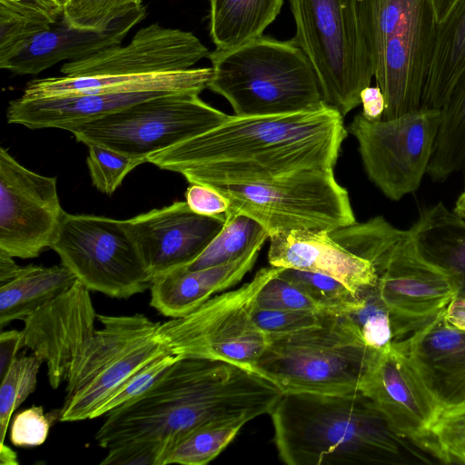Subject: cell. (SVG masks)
Here are the masks:
<instances>
[{"label": "cell", "mask_w": 465, "mask_h": 465, "mask_svg": "<svg viewBox=\"0 0 465 465\" xmlns=\"http://www.w3.org/2000/svg\"><path fill=\"white\" fill-rule=\"evenodd\" d=\"M383 120L420 109L437 21L430 0H364Z\"/></svg>", "instance_id": "cell-7"}, {"label": "cell", "mask_w": 465, "mask_h": 465, "mask_svg": "<svg viewBox=\"0 0 465 465\" xmlns=\"http://www.w3.org/2000/svg\"><path fill=\"white\" fill-rule=\"evenodd\" d=\"M212 187L229 201L228 210L250 216L269 236L294 230L332 232L356 223L348 191L336 181L333 169Z\"/></svg>", "instance_id": "cell-10"}, {"label": "cell", "mask_w": 465, "mask_h": 465, "mask_svg": "<svg viewBox=\"0 0 465 465\" xmlns=\"http://www.w3.org/2000/svg\"><path fill=\"white\" fill-rule=\"evenodd\" d=\"M443 316L450 325L465 331V286H460L458 293L443 310Z\"/></svg>", "instance_id": "cell-48"}, {"label": "cell", "mask_w": 465, "mask_h": 465, "mask_svg": "<svg viewBox=\"0 0 465 465\" xmlns=\"http://www.w3.org/2000/svg\"><path fill=\"white\" fill-rule=\"evenodd\" d=\"M283 268L264 267L237 289L220 292L193 312L160 323L157 338L180 358L226 361L254 370L268 335L252 312L262 288Z\"/></svg>", "instance_id": "cell-8"}, {"label": "cell", "mask_w": 465, "mask_h": 465, "mask_svg": "<svg viewBox=\"0 0 465 465\" xmlns=\"http://www.w3.org/2000/svg\"><path fill=\"white\" fill-rule=\"evenodd\" d=\"M283 1L210 0V35L216 49H232L262 36Z\"/></svg>", "instance_id": "cell-28"}, {"label": "cell", "mask_w": 465, "mask_h": 465, "mask_svg": "<svg viewBox=\"0 0 465 465\" xmlns=\"http://www.w3.org/2000/svg\"><path fill=\"white\" fill-rule=\"evenodd\" d=\"M142 5V0H68L64 15L74 26L102 30Z\"/></svg>", "instance_id": "cell-37"}, {"label": "cell", "mask_w": 465, "mask_h": 465, "mask_svg": "<svg viewBox=\"0 0 465 465\" xmlns=\"http://www.w3.org/2000/svg\"><path fill=\"white\" fill-rule=\"evenodd\" d=\"M440 122V109H423L387 120L356 114L348 131L369 179L389 199L415 192L427 173Z\"/></svg>", "instance_id": "cell-13"}, {"label": "cell", "mask_w": 465, "mask_h": 465, "mask_svg": "<svg viewBox=\"0 0 465 465\" xmlns=\"http://www.w3.org/2000/svg\"><path fill=\"white\" fill-rule=\"evenodd\" d=\"M295 22L292 40L306 54L324 103L342 116L361 104L374 69L364 0H289Z\"/></svg>", "instance_id": "cell-6"}, {"label": "cell", "mask_w": 465, "mask_h": 465, "mask_svg": "<svg viewBox=\"0 0 465 465\" xmlns=\"http://www.w3.org/2000/svg\"><path fill=\"white\" fill-rule=\"evenodd\" d=\"M164 448L160 444L132 442L108 449L102 465H160Z\"/></svg>", "instance_id": "cell-43"}, {"label": "cell", "mask_w": 465, "mask_h": 465, "mask_svg": "<svg viewBox=\"0 0 465 465\" xmlns=\"http://www.w3.org/2000/svg\"><path fill=\"white\" fill-rule=\"evenodd\" d=\"M359 306L346 313L358 327L366 344L382 351L393 341L389 311L381 298L377 285L361 292Z\"/></svg>", "instance_id": "cell-35"}, {"label": "cell", "mask_w": 465, "mask_h": 465, "mask_svg": "<svg viewBox=\"0 0 465 465\" xmlns=\"http://www.w3.org/2000/svg\"><path fill=\"white\" fill-rule=\"evenodd\" d=\"M360 391L374 403L395 434L421 450L442 406L393 342L377 352Z\"/></svg>", "instance_id": "cell-17"}, {"label": "cell", "mask_w": 465, "mask_h": 465, "mask_svg": "<svg viewBox=\"0 0 465 465\" xmlns=\"http://www.w3.org/2000/svg\"><path fill=\"white\" fill-rule=\"evenodd\" d=\"M146 15L143 5L130 10L102 30L72 25L63 15L35 35L0 67L15 74H38L59 62L74 61L120 45L129 31Z\"/></svg>", "instance_id": "cell-20"}, {"label": "cell", "mask_w": 465, "mask_h": 465, "mask_svg": "<svg viewBox=\"0 0 465 465\" xmlns=\"http://www.w3.org/2000/svg\"><path fill=\"white\" fill-rule=\"evenodd\" d=\"M64 11L62 0H0V12L50 25L55 23Z\"/></svg>", "instance_id": "cell-44"}, {"label": "cell", "mask_w": 465, "mask_h": 465, "mask_svg": "<svg viewBox=\"0 0 465 465\" xmlns=\"http://www.w3.org/2000/svg\"><path fill=\"white\" fill-rule=\"evenodd\" d=\"M0 464L1 465H17V454L5 442L0 443Z\"/></svg>", "instance_id": "cell-51"}, {"label": "cell", "mask_w": 465, "mask_h": 465, "mask_svg": "<svg viewBox=\"0 0 465 465\" xmlns=\"http://www.w3.org/2000/svg\"><path fill=\"white\" fill-rule=\"evenodd\" d=\"M225 214L207 216L187 203L175 202L161 209L124 220L153 281L184 267L197 258L222 230Z\"/></svg>", "instance_id": "cell-19"}, {"label": "cell", "mask_w": 465, "mask_h": 465, "mask_svg": "<svg viewBox=\"0 0 465 465\" xmlns=\"http://www.w3.org/2000/svg\"><path fill=\"white\" fill-rule=\"evenodd\" d=\"M256 307L274 311L331 312L279 274L262 288L257 296Z\"/></svg>", "instance_id": "cell-39"}, {"label": "cell", "mask_w": 465, "mask_h": 465, "mask_svg": "<svg viewBox=\"0 0 465 465\" xmlns=\"http://www.w3.org/2000/svg\"><path fill=\"white\" fill-rule=\"evenodd\" d=\"M282 395L274 382L243 365L180 358L143 396L107 412L94 439L107 450L146 442L163 446L164 453L200 426L270 414Z\"/></svg>", "instance_id": "cell-2"}, {"label": "cell", "mask_w": 465, "mask_h": 465, "mask_svg": "<svg viewBox=\"0 0 465 465\" xmlns=\"http://www.w3.org/2000/svg\"><path fill=\"white\" fill-rule=\"evenodd\" d=\"M13 258L15 257L0 249V285L15 279L24 270Z\"/></svg>", "instance_id": "cell-49"}, {"label": "cell", "mask_w": 465, "mask_h": 465, "mask_svg": "<svg viewBox=\"0 0 465 465\" xmlns=\"http://www.w3.org/2000/svg\"><path fill=\"white\" fill-rule=\"evenodd\" d=\"M97 319L90 291L78 280L25 320V346L43 359L50 386L57 389L93 337Z\"/></svg>", "instance_id": "cell-18"}, {"label": "cell", "mask_w": 465, "mask_h": 465, "mask_svg": "<svg viewBox=\"0 0 465 465\" xmlns=\"http://www.w3.org/2000/svg\"><path fill=\"white\" fill-rule=\"evenodd\" d=\"M208 89L223 96L238 116L315 110L326 104L316 73L293 41L260 36L209 53Z\"/></svg>", "instance_id": "cell-4"}, {"label": "cell", "mask_w": 465, "mask_h": 465, "mask_svg": "<svg viewBox=\"0 0 465 465\" xmlns=\"http://www.w3.org/2000/svg\"><path fill=\"white\" fill-rule=\"evenodd\" d=\"M269 240L272 266L324 274L357 294L378 284L375 266L347 250L328 231L294 230L272 234Z\"/></svg>", "instance_id": "cell-21"}, {"label": "cell", "mask_w": 465, "mask_h": 465, "mask_svg": "<svg viewBox=\"0 0 465 465\" xmlns=\"http://www.w3.org/2000/svg\"><path fill=\"white\" fill-rule=\"evenodd\" d=\"M248 421L243 419L200 426L173 442L160 465H204L215 459Z\"/></svg>", "instance_id": "cell-30"}, {"label": "cell", "mask_w": 465, "mask_h": 465, "mask_svg": "<svg viewBox=\"0 0 465 465\" xmlns=\"http://www.w3.org/2000/svg\"><path fill=\"white\" fill-rule=\"evenodd\" d=\"M409 230L419 252L465 286V221L438 203L422 209Z\"/></svg>", "instance_id": "cell-26"}, {"label": "cell", "mask_w": 465, "mask_h": 465, "mask_svg": "<svg viewBox=\"0 0 465 465\" xmlns=\"http://www.w3.org/2000/svg\"><path fill=\"white\" fill-rule=\"evenodd\" d=\"M465 163V66L440 108V122L427 173L442 182Z\"/></svg>", "instance_id": "cell-29"}, {"label": "cell", "mask_w": 465, "mask_h": 465, "mask_svg": "<svg viewBox=\"0 0 465 465\" xmlns=\"http://www.w3.org/2000/svg\"><path fill=\"white\" fill-rule=\"evenodd\" d=\"M209 53L193 33L152 24L137 31L126 45L65 62L60 71L69 77L134 78L191 69Z\"/></svg>", "instance_id": "cell-16"}, {"label": "cell", "mask_w": 465, "mask_h": 465, "mask_svg": "<svg viewBox=\"0 0 465 465\" xmlns=\"http://www.w3.org/2000/svg\"><path fill=\"white\" fill-rule=\"evenodd\" d=\"M77 281L62 263L51 267L24 266L22 273L0 285V326L25 320Z\"/></svg>", "instance_id": "cell-27"}, {"label": "cell", "mask_w": 465, "mask_h": 465, "mask_svg": "<svg viewBox=\"0 0 465 465\" xmlns=\"http://www.w3.org/2000/svg\"><path fill=\"white\" fill-rule=\"evenodd\" d=\"M211 72L207 67L155 74L134 78L56 76L27 83L22 97L43 98L123 90L196 92L207 88Z\"/></svg>", "instance_id": "cell-24"}, {"label": "cell", "mask_w": 465, "mask_h": 465, "mask_svg": "<svg viewBox=\"0 0 465 465\" xmlns=\"http://www.w3.org/2000/svg\"><path fill=\"white\" fill-rule=\"evenodd\" d=\"M185 192V202L195 213L207 216L224 215L230 207L229 201L215 188L190 183Z\"/></svg>", "instance_id": "cell-45"}, {"label": "cell", "mask_w": 465, "mask_h": 465, "mask_svg": "<svg viewBox=\"0 0 465 465\" xmlns=\"http://www.w3.org/2000/svg\"><path fill=\"white\" fill-rule=\"evenodd\" d=\"M452 211L465 221V191L458 197Z\"/></svg>", "instance_id": "cell-52"}, {"label": "cell", "mask_w": 465, "mask_h": 465, "mask_svg": "<svg viewBox=\"0 0 465 465\" xmlns=\"http://www.w3.org/2000/svg\"><path fill=\"white\" fill-rule=\"evenodd\" d=\"M199 94H165L64 130L86 145L99 144L147 161L150 155L198 136L227 119L229 114L206 104Z\"/></svg>", "instance_id": "cell-11"}, {"label": "cell", "mask_w": 465, "mask_h": 465, "mask_svg": "<svg viewBox=\"0 0 465 465\" xmlns=\"http://www.w3.org/2000/svg\"><path fill=\"white\" fill-rule=\"evenodd\" d=\"M50 248L89 291L127 299L151 288L124 221L64 213Z\"/></svg>", "instance_id": "cell-12"}, {"label": "cell", "mask_w": 465, "mask_h": 465, "mask_svg": "<svg viewBox=\"0 0 465 465\" xmlns=\"http://www.w3.org/2000/svg\"><path fill=\"white\" fill-rule=\"evenodd\" d=\"M87 147L86 162L92 183L98 191L108 195L114 193L132 170L147 163L145 159L133 157L99 144H89Z\"/></svg>", "instance_id": "cell-36"}, {"label": "cell", "mask_w": 465, "mask_h": 465, "mask_svg": "<svg viewBox=\"0 0 465 465\" xmlns=\"http://www.w3.org/2000/svg\"><path fill=\"white\" fill-rule=\"evenodd\" d=\"M264 237L270 236L258 222L246 214L228 210L219 233L197 258L181 268L195 271L231 262Z\"/></svg>", "instance_id": "cell-31"}, {"label": "cell", "mask_w": 465, "mask_h": 465, "mask_svg": "<svg viewBox=\"0 0 465 465\" xmlns=\"http://www.w3.org/2000/svg\"><path fill=\"white\" fill-rule=\"evenodd\" d=\"M348 131L327 104L299 113L229 115L216 127L147 158L209 186L273 180L302 170L333 169Z\"/></svg>", "instance_id": "cell-1"}, {"label": "cell", "mask_w": 465, "mask_h": 465, "mask_svg": "<svg viewBox=\"0 0 465 465\" xmlns=\"http://www.w3.org/2000/svg\"><path fill=\"white\" fill-rule=\"evenodd\" d=\"M279 276L294 283L326 309L349 312L361 302L357 294L336 279L308 271L283 268Z\"/></svg>", "instance_id": "cell-34"}, {"label": "cell", "mask_w": 465, "mask_h": 465, "mask_svg": "<svg viewBox=\"0 0 465 465\" xmlns=\"http://www.w3.org/2000/svg\"><path fill=\"white\" fill-rule=\"evenodd\" d=\"M361 114L368 120H381L386 108L385 97L381 88L367 86L361 93Z\"/></svg>", "instance_id": "cell-47"}, {"label": "cell", "mask_w": 465, "mask_h": 465, "mask_svg": "<svg viewBox=\"0 0 465 465\" xmlns=\"http://www.w3.org/2000/svg\"><path fill=\"white\" fill-rule=\"evenodd\" d=\"M377 272V287L390 314L392 341L405 339L431 322L460 288L453 276L419 252L410 230Z\"/></svg>", "instance_id": "cell-15"}, {"label": "cell", "mask_w": 465, "mask_h": 465, "mask_svg": "<svg viewBox=\"0 0 465 465\" xmlns=\"http://www.w3.org/2000/svg\"><path fill=\"white\" fill-rule=\"evenodd\" d=\"M179 359V356L168 352L143 366L125 380L95 411L93 419L104 416L107 412L143 396Z\"/></svg>", "instance_id": "cell-38"}, {"label": "cell", "mask_w": 465, "mask_h": 465, "mask_svg": "<svg viewBox=\"0 0 465 465\" xmlns=\"http://www.w3.org/2000/svg\"><path fill=\"white\" fill-rule=\"evenodd\" d=\"M457 0H430L437 23H440L448 15Z\"/></svg>", "instance_id": "cell-50"}, {"label": "cell", "mask_w": 465, "mask_h": 465, "mask_svg": "<svg viewBox=\"0 0 465 465\" xmlns=\"http://www.w3.org/2000/svg\"><path fill=\"white\" fill-rule=\"evenodd\" d=\"M62 1H63V2L64 3V5H65V3H66L68 0H62Z\"/></svg>", "instance_id": "cell-53"}, {"label": "cell", "mask_w": 465, "mask_h": 465, "mask_svg": "<svg viewBox=\"0 0 465 465\" xmlns=\"http://www.w3.org/2000/svg\"><path fill=\"white\" fill-rule=\"evenodd\" d=\"M56 178L38 174L0 148V249L31 259L50 248L64 214Z\"/></svg>", "instance_id": "cell-14"}, {"label": "cell", "mask_w": 465, "mask_h": 465, "mask_svg": "<svg viewBox=\"0 0 465 465\" xmlns=\"http://www.w3.org/2000/svg\"><path fill=\"white\" fill-rule=\"evenodd\" d=\"M378 351L346 313L326 312L316 325L268 336L254 371L283 393L344 394L360 391Z\"/></svg>", "instance_id": "cell-5"}, {"label": "cell", "mask_w": 465, "mask_h": 465, "mask_svg": "<svg viewBox=\"0 0 465 465\" xmlns=\"http://www.w3.org/2000/svg\"><path fill=\"white\" fill-rule=\"evenodd\" d=\"M102 328L74 363L59 421L93 419L95 411L135 371L170 352L157 338L161 322L142 313L97 314Z\"/></svg>", "instance_id": "cell-9"}, {"label": "cell", "mask_w": 465, "mask_h": 465, "mask_svg": "<svg viewBox=\"0 0 465 465\" xmlns=\"http://www.w3.org/2000/svg\"><path fill=\"white\" fill-rule=\"evenodd\" d=\"M269 415L279 457L289 465L403 464L409 454L424 459L361 391L283 393Z\"/></svg>", "instance_id": "cell-3"}, {"label": "cell", "mask_w": 465, "mask_h": 465, "mask_svg": "<svg viewBox=\"0 0 465 465\" xmlns=\"http://www.w3.org/2000/svg\"><path fill=\"white\" fill-rule=\"evenodd\" d=\"M465 66V0H457L437 25L420 107L440 109Z\"/></svg>", "instance_id": "cell-25"}, {"label": "cell", "mask_w": 465, "mask_h": 465, "mask_svg": "<svg viewBox=\"0 0 465 465\" xmlns=\"http://www.w3.org/2000/svg\"><path fill=\"white\" fill-rule=\"evenodd\" d=\"M442 407L465 401V331L450 325L440 312L431 322L392 341Z\"/></svg>", "instance_id": "cell-22"}, {"label": "cell", "mask_w": 465, "mask_h": 465, "mask_svg": "<svg viewBox=\"0 0 465 465\" xmlns=\"http://www.w3.org/2000/svg\"><path fill=\"white\" fill-rule=\"evenodd\" d=\"M25 346L23 331L10 330L0 334V378L16 358L17 351Z\"/></svg>", "instance_id": "cell-46"}, {"label": "cell", "mask_w": 465, "mask_h": 465, "mask_svg": "<svg viewBox=\"0 0 465 465\" xmlns=\"http://www.w3.org/2000/svg\"><path fill=\"white\" fill-rule=\"evenodd\" d=\"M49 25L50 24L44 22L0 12V64L14 55L29 39Z\"/></svg>", "instance_id": "cell-42"}, {"label": "cell", "mask_w": 465, "mask_h": 465, "mask_svg": "<svg viewBox=\"0 0 465 465\" xmlns=\"http://www.w3.org/2000/svg\"><path fill=\"white\" fill-rule=\"evenodd\" d=\"M421 450L444 463L465 464V401L441 408Z\"/></svg>", "instance_id": "cell-32"}, {"label": "cell", "mask_w": 465, "mask_h": 465, "mask_svg": "<svg viewBox=\"0 0 465 465\" xmlns=\"http://www.w3.org/2000/svg\"><path fill=\"white\" fill-rule=\"evenodd\" d=\"M325 312L262 310L255 306L252 317L256 325L271 336L287 334L316 325Z\"/></svg>", "instance_id": "cell-41"}, {"label": "cell", "mask_w": 465, "mask_h": 465, "mask_svg": "<svg viewBox=\"0 0 465 465\" xmlns=\"http://www.w3.org/2000/svg\"><path fill=\"white\" fill-rule=\"evenodd\" d=\"M269 237L251 246L231 262L204 269L178 268L156 277L150 288V305L163 316H183L213 296L239 283L252 269Z\"/></svg>", "instance_id": "cell-23"}, {"label": "cell", "mask_w": 465, "mask_h": 465, "mask_svg": "<svg viewBox=\"0 0 465 465\" xmlns=\"http://www.w3.org/2000/svg\"><path fill=\"white\" fill-rule=\"evenodd\" d=\"M43 362V359L33 353L16 357L1 378L0 443L5 442L13 412L36 389L37 375Z\"/></svg>", "instance_id": "cell-33"}, {"label": "cell", "mask_w": 465, "mask_h": 465, "mask_svg": "<svg viewBox=\"0 0 465 465\" xmlns=\"http://www.w3.org/2000/svg\"><path fill=\"white\" fill-rule=\"evenodd\" d=\"M60 420V409L45 413L42 406H32L18 412L11 424L10 440L17 447H35L47 439L53 421Z\"/></svg>", "instance_id": "cell-40"}]
</instances>
